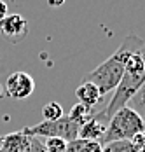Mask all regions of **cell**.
Segmentation results:
<instances>
[{
	"instance_id": "6da1fadb",
	"label": "cell",
	"mask_w": 145,
	"mask_h": 152,
	"mask_svg": "<svg viewBox=\"0 0 145 152\" xmlns=\"http://www.w3.org/2000/svg\"><path fill=\"white\" fill-rule=\"evenodd\" d=\"M144 44L145 40L140 39L138 35H135V33L128 35L121 42V46L116 49V53L110 58H107L102 65H98L94 70H91L87 75H84L82 80H87V82L94 84L102 96L116 91V88L119 86L121 79L124 75V65H126L128 56L136 53L138 49H142Z\"/></svg>"
},
{
	"instance_id": "9c48e42d",
	"label": "cell",
	"mask_w": 145,
	"mask_h": 152,
	"mask_svg": "<svg viewBox=\"0 0 145 152\" xmlns=\"http://www.w3.org/2000/svg\"><path fill=\"white\" fill-rule=\"evenodd\" d=\"M25 133L19 129L14 133H9L5 137H2V147L0 152H21V147L25 143Z\"/></svg>"
},
{
	"instance_id": "5b68a950",
	"label": "cell",
	"mask_w": 145,
	"mask_h": 152,
	"mask_svg": "<svg viewBox=\"0 0 145 152\" xmlns=\"http://www.w3.org/2000/svg\"><path fill=\"white\" fill-rule=\"evenodd\" d=\"M35 89V80L26 72H14L5 80V91L14 100H25Z\"/></svg>"
},
{
	"instance_id": "8fae6325",
	"label": "cell",
	"mask_w": 145,
	"mask_h": 152,
	"mask_svg": "<svg viewBox=\"0 0 145 152\" xmlns=\"http://www.w3.org/2000/svg\"><path fill=\"white\" fill-rule=\"evenodd\" d=\"M94 114H93V110L89 108V107L82 105V103H75V105L70 108V114H68V117L72 119L79 128L84 124V122H87L91 117H93Z\"/></svg>"
},
{
	"instance_id": "d6986e66",
	"label": "cell",
	"mask_w": 145,
	"mask_h": 152,
	"mask_svg": "<svg viewBox=\"0 0 145 152\" xmlns=\"http://www.w3.org/2000/svg\"><path fill=\"white\" fill-rule=\"evenodd\" d=\"M0 147H2V137H0Z\"/></svg>"
},
{
	"instance_id": "e0dca14e",
	"label": "cell",
	"mask_w": 145,
	"mask_h": 152,
	"mask_svg": "<svg viewBox=\"0 0 145 152\" xmlns=\"http://www.w3.org/2000/svg\"><path fill=\"white\" fill-rule=\"evenodd\" d=\"M7 14H9V12H7V4H5L4 0H0V21H2Z\"/></svg>"
},
{
	"instance_id": "7c38bea8",
	"label": "cell",
	"mask_w": 145,
	"mask_h": 152,
	"mask_svg": "<svg viewBox=\"0 0 145 152\" xmlns=\"http://www.w3.org/2000/svg\"><path fill=\"white\" fill-rule=\"evenodd\" d=\"M128 105H130L131 108H133V110H135V112L142 117V119H144V122H145V84L140 88V91H138L130 100V103H128Z\"/></svg>"
},
{
	"instance_id": "ba28073f",
	"label": "cell",
	"mask_w": 145,
	"mask_h": 152,
	"mask_svg": "<svg viewBox=\"0 0 145 152\" xmlns=\"http://www.w3.org/2000/svg\"><path fill=\"white\" fill-rule=\"evenodd\" d=\"M75 96H77L79 103L89 107V108H93L96 103H100V100L103 98L100 94V91H98V88L94 84L87 82V80H82L79 84V88L75 89Z\"/></svg>"
},
{
	"instance_id": "4fadbf2b",
	"label": "cell",
	"mask_w": 145,
	"mask_h": 152,
	"mask_svg": "<svg viewBox=\"0 0 145 152\" xmlns=\"http://www.w3.org/2000/svg\"><path fill=\"white\" fill-rule=\"evenodd\" d=\"M42 117L44 121H58L59 117H63V108L56 102H49L42 108Z\"/></svg>"
},
{
	"instance_id": "ac0fdd59",
	"label": "cell",
	"mask_w": 145,
	"mask_h": 152,
	"mask_svg": "<svg viewBox=\"0 0 145 152\" xmlns=\"http://www.w3.org/2000/svg\"><path fill=\"white\" fill-rule=\"evenodd\" d=\"M45 2H47V5H49V7H61L67 0H45Z\"/></svg>"
},
{
	"instance_id": "9a60e30c",
	"label": "cell",
	"mask_w": 145,
	"mask_h": 152,
	"mask_svg": "<svg viewBox=\"0 0 145 152\" xmlns=\"http://www.w3.org/2000/svg\"><path fill=\"white\" fill-rule=\"evenodd\" d=\"M21 152H45V147H44V142L39 137L26 135L25 137V143L21 147Z\"/></svg>"
},
{
	"instance_id": "52a82bcc",
	"label": "cell",
	"mask_w": 145,
	"mask_h": 152,
	"mask_svg": "<svg viewBox=\"0 0 145 152\" xmlns=\"http://www.w3.org/2000/svg\"><path fill=\"white\" fill-rule=\"evenodd\" d=\"M107 129V122L100 121L98 117H91L87 122H84L79 128V138L82 140H89V142H102L103 135Z\"/></svg>"
},
{
	"instance_id": "8992f818",
	"label": "cell",
	"mask_w": 145,
	"mask_h": 152,
	"mask_svg": "<svg viewBox=\"0 0 145 152\" xmlns=\"http://www.w3.org/2000/svg\"><path fill=\"white\" fill-rule=\"evenodd\" d=\"M0 33L12 44H19L28 35V21L21 14H7L0 21Z\"/></svg>"
},
{
	"instance_id": "30bf717a",
	"label": "cell",
	"mask_w": 145,
	"mask_h": 152,
	"mask_svg": "<svg viewBox=\"0 0 145 152\" xmlns=\"http://www.w3.org/2000/svg\"><path fill=\"white\" fill-rule=\"evenodd\" d=\"M103 145L100 142H89L82 138H75L72 142L67 143V151L65 152H102Z\"/></svg>"
},
{
	"instance_id": "7a4b0ae2",
	"label": "cell",
	"mask_w": 145,
	"mask_h": 152,
	"mask_svg": "<svg viewBox=\"0 0 145 152\" xmlns=\"http://www.w3.org/2000/svg\"><path fill=\"white\" fill-rule=\"evenodd\" d=\"M144 84H145V44L142 49H138L136 53L128 56L126 65H124V75H122L119 86L116 88V91L112 94V100L108 102V105L105 107L100 114H94V117H98L103 122H108L110 117L119 108H122V107H126L130 103V100L140 91V88Z\"/></svg>"
},
{
	"instance_id": "277c9868",
	"label": "cell",
	"mask_w": 145,
	"mask_h": 152,
	"mask_svg": "<svg viewBox=\"0 0 145 152\" xmlns=\"http://www.w3.org/2000/svg\"><path fill=\"white\" fill-rule=\"evenodd\" d=\"M25 135L39 138H61L65 142H72L79 138V126L67 115L59 117L58 121H40L35 126H26L21 129Z\"/></svg>"
},
{
	"instance_id": "3957f363",
	"label": "cell",
	"mask_w": 145,
	"mask_h": 152,
	"mask_svg": "<svg viewBox=\"0 0 145 152\" xmlns=\"http://www.w3.org/2000/svg\"><path fill=\"white\" fill-rule=\"evenodd\" d=\"M145 131V122L144 119L131 108L130 105L119 108L116 114L110 117L107 122V129L102 138V145H107L110 142L117 140H131L135 135Z\"/></svg>"
},
{
	"instance_id": "2e32d148",
	"label": "cell",
	"mask_w": 145,
	"mask_h": 152,
	"mask_svg": "<svg viewBox=\"0 0 145 152\" xmlns=\"http://www.w3.org/2000/svg\"><path fill=\"white\" fill-rule=\"evenodd\" d=\"M131 143H133V147H135L136 152H145V131L135 135L131 138Z\"/></svg>"
},
{
	"instance_id": "5bb4252c",
	"label": "cell",
	"mask_w": 145,
	"mask_h": 152,
	"mask_svg": "<svg viewBox=\"0 0 145 152\" xmlns=\"http://www.w3.org/2000/svg\"><path fill=\"white\" fill-rule=\"evenodd\" d=\"M102 152H136L131 140H117V142H110L107 145H103Z\"/></svg>"
}]
</instances>
